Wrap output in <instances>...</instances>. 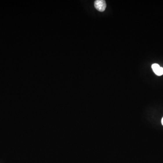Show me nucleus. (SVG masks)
Instances as JSON below:
<instances>
[{
	"instance_id": "f257e3e1",
	"label": "nucleus",
	"mask_w": 163,
	"mask_h": 163,
	"mask_svg": "<svg viewBox=\"0 0 163 163\" xmlns=\"http://www.w3.org/2000/svg\"><path fill=\"white\" fill-rule=\"evenodd\" d=\"M94 6L97 10L104 12L106 8V3L104 0H97L94 2Z\"/></svg>"
},
{
	"instance_id": "7ed1b4c3",
	"label": "nucleus",
	"mask_w": 163,
	"mask_h": 163,
	"mask_svg": "<svg viewBox=\"0 0 163 163\" xmlns=\"http://www.w3.org/2000/svg\"><path fill=\"white\" fill-rule=\"evenodd\" d=\"M161 122H162V124L163 126V117L162 118V120H161Z\"/></svg>"
},
{
	"instance_id": "f03ea898",
	"label": "nucleus",
	"mask_w": 163,
	"mask_h": 163,
	"mask_svg": "<svg viewBox=\"0 0 163 163\" xmlns=\"http://www.w3.org/2000/svg\"><path fill=\"white\" fill-rule=\"evenodd\" d=\"M151 67L153 71L157 75L161 76L163 75V68L161 67L159 64H154Z\"/></svg>"
}]
</instances>
